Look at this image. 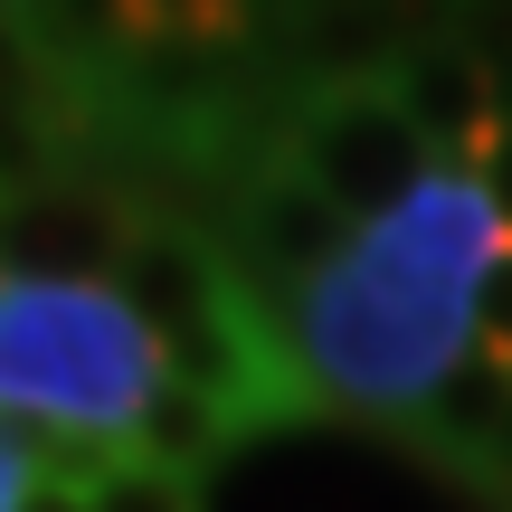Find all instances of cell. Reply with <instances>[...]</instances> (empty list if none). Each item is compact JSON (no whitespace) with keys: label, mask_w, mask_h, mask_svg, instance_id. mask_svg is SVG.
Returning a JSON list of instances; mask_svg holds the SVG:
<instances>
[{"label":"cell","mask_w":512,"mask_h":512,"mask_svg":"<svg viewBox=\"0 0 512 512\" xmlns=\"http://www.w3.org/2000/svg\"><path fill=\"white\" fill-rule=\"evenodd\" d=\"M503 247L512 238L475 171H427V190L408 209L361 228L285 304L323 408L408 437L427 418V399L456 380V361L475 351V294Z\"/></svg>","instance_id":"6da1fadb"},{"label":"cell","mask_w":512,"mask_h":512,"mask_svg":"<svg viewBox=\"0 0 512 512\" xmlns=\"http://www.w3.org/2000/svg\"><path fill=\"white\" fill-rule=\"evenodd\" d=\"M162 389V351L114 285L0 275V418L48 437H133Z\"/></svg>","instance_id":"7a4b0ae2"},{"label":"cell","mask_w":512,"mask_h":512,"mask_svg":"<svg viewBox=\"0 0 512 512\" xmlns=\"http://www.w3.org/2000/svg\"><path fill=\"white\" fill-rule=\"evenodd\" d=\"M275 162L294 181H313L351 228H380L389 209H408L427 190V171H446L389 86H294Z\"/></svg>","instance_id":"3957f363"},{"label":"cell","mask_w":512,"mask_h":512,"mask_svg":"<svg viewBox=\"0 0 512 512\" xmlns=\"http://www.w3.org/2000/svg\"><path fill=\"white\" fill-rule=\"evenodd\" d=\"M133 219H143V200L114 190L105 171H48V181L10 190L0 275L10 285H114Z\"/></svg>","instance_id":"277c9868"},{"label":"cell","mask_w":512,"mask_h":512,"mask_svg":"<svg viewBox=\"0 0 512 512\" xmlns=\"http://www.w3.org/2000/svg\"><path fill=\"white\" fill-rule=\"evenodd\" d=\"M389 95H399V114L427 133V152H437L446 171H475L484 133H494V57H475L456 29H427L418 48L399 57Z\"/></svg>","instance_id":"5b68a950"},{"label":"cell","mask_w":512,"mask_h":512,"mask_svg":"<svg viewBox=\"0 0 512 512\" xmlns=\"http://www.w3.org/2000/svg\"><path fill=\"white\" fill-rule=\"evenodd\" d=\"M503 418H512V361H494V351H465L456 380L427 399V418L408 427L399 446H408V456H427L437 475L465 484V475H475V456L503 437Z\"/></svg>","instance_id":"8992f818"},{"label":"cell","mask_w":512,"mask_h":512,"mask_svg":"<svg viewBox=\"0 0 512 512\" xmlns=\"http://www.w3.org/2000/svg\"><path fill=\"white\" fill-rule=\"evenodd\" d=\"M238 446H247V427L228 418L209 389H190V380H162L152 408H143V427H133V456L171 465V475H190V484H200L219 456H238Z\"/></svg>","instance_id":"52a82bcc"},{"label":"cell","mask_w":512,"mask_h":512,"mask_svg":"<svg viewBox=\"0 0 512 512\" xmlns=\"http://www.w3.org/2000/svg\"><path fill=\"white\" fill-rule=\"evenodd\" d=\"M86 512H200V484L190 475H171V465H152V456H114L105 475L86 484Z\"/></svg>","instance_id":"ba28073f"},{"label":"cell","mask_w":512,"mask_h":512,"mask_svg":"<svg viewBox=\"0 0 512 512\" xmlns=\"http://www.w3.org/2000/svg\"><path fill=\"white\" fill-rule=\"evenodd\" d=\"M475 181H484V200H494V219H503V238H512V124H494V133H484Z\"/></svg>","instance_id":"9c48e42d"},{"label":"cell","mask_w":512,"mask_h":512,"mask_svg":"<svg viewBox=\"0 0 512 512\" xmlns=\"http://www.w3.org/2000/svg\"><path fill=\"white\" fill-rule=\"evenodd\" d=\"M29 484H38V446H29V427L0 418V512L29 503Z\"/></svg>","instance_id":"30bf717a"},{"label":"cell","mask_w":512,"mask_h":512,"mask_svg":"<svg viewBox=\"0 0 512 512\" xmlns=\"http://www.w3.org/2000/svg\"><path fill=\"white\" fill-rule=\"evenodd\" d=\"M465 484H475V494L494 503V512H512V418H503V437L475 456V475H465Z\"/></svg>","instance_id":"8fae6325"},{"label":"cell","mask_w":512,"mask_h":512,"mask_svg":"<svg viewBox=\"0 0 512 512\" xmlns=\"http://www.w3.org/2000/svg\"><path fill=\"white\" fill-rule=\"evenodd\" d=\"M19 512H86V484H67V475H38Z\"/></svg>","instance_id":"7c38bea8"},{"label":"cell","mask_w":512,"mask_h":512,"mask_svg":"<svg viewBox=\"0 0 512 512\" xmlns=\"http://www.w3.org/2000/svg\"><path fill=\"white\" fill-rule=\"evenodd\" d=\"M0 10H10V29L29 38V29H48V10H57V0H0Z\"/></svg>","instance_id":"4fadbf2b"},{"label":"cell","mask_w":512,"mask_h":512,"mask_svg":"<svg viewBox=\"0 0 512 512\" xmlns=\"http://www.w3.org/2000/svg\"><path fill=\"white\" fill-rule=\"evenodd\" d=\"M0 219H10V200H0Z\"/></svg>","instance_id":"5bb4252c"}]
</instances>
